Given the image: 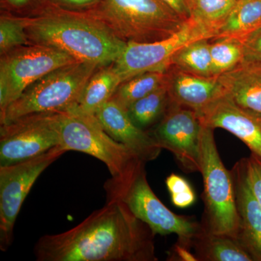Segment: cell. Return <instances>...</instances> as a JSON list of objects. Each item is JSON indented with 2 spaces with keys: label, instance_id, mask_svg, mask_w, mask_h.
<instances>
[{
  "label": "cell",
  "instance_id": "2",
  "mask_svg": "<svg viewBox=\"0 0 261 261\" xmlns=\"http://www.w3.org/2000/svg\"><path fill=\"white\" fill-rule=\"evenodd\" d=\"M25 20L27 36L37 44L56 48L76 61L98 68L113 64L127 44L91 15L54 9L39 18Z\"/></svg>",
  "mask_w": 261,
  "mask_h": 261
},
{
  "label": "cell",
  "instance_id": "16",
  "mask_svg": "<svg viewBox=\"0 0 261 261\" xmlns=\"http://www.w3.org/2000/svg\"><path fill=\"white\" fill-rule=\"evenodd\" d=\"M240 219L238 240L255 261H261V204L252 193L243 159L231 171Z\"/></svg>",
  "mask_w": 261,
  "mask_h": 261
},
{
  "label": "cell",
  "instance_id": "29",
  "mask_svg": "<svg viewBox=\"0 0 261 261\" xmlns=\"http://www.w3.org/2000/svg\"><path fill=\"white\" fill-rule=\"evenodd\" d=\"M245 59L261 61V27L242 41Z\"/></svg>",
  "mask_w": 261,
  "mask_h": 261
},
{
  "label": "cell",
  "instance_id": "18",
  "mask_svg": "<svg viewBox=\"0 0 261 261\" xmlns=\"http://www.w3.org/2000/svg\"><path fill=\"white\" fill-rule=\"evenodd\" d=\"M197 260L202 261H255L238 239L202 231L194 239Z\"/></svg>",
  "mask_w": 261,
  "mask_h": 261
},
{
  "label": "cell",
  "instance_id": "9",
  "mask_svg": "<svg viewBox=\"0 0 261 261\" xmlns=\"http://www.w3.org/2000/svg\"><path fill=\"white\" fill-rule=\"evenodd\" d=\"M66 151L57 146L40 155L0 166V249L13 243L15 221L24 200L39 176Z\"/></svg>",
  "mask_w": 261,
  "mask_h": 261
},
{
  "label": "cell",
  "instance_id": "28",
  "mask_svg": "<svg viewBox=\"0 0 261 261\" xmlns=\"http://www.w3.org/2000/svg\"><path fill=\"white\" fill-rule=\"evenodd\" d=\"M243 161L249 187L261 204V161L253 154Z\"/></svg>",
  "mask_w": 261,
  "mask_h": 261
},
{
  "label": "cell",
  "instance_id": "33",
  "mask_svg": "<svg viewBox=\"0 0 261 261\" xmlns=\"http://www.w3.org/2000/svg\"><path fill=\"white\" fill-rule=\"evenodd\" d=\"M4 1L13 8H20L27 6L29 3H32V0H4Z\"/></svg>",
  "mask_w": 261,
  "mask_h": 261
},
{
  "label": "cell",
  "instance_id": "8",
  "mask_svg": "<svg viewBox=\"0 0 261 261\" xmlns=\"http://www.w3.org/2000/svg\"><path fill=\"white\" fill-rule=\"evenodd\" d=\"M75 62L78 61L65 51L38 44L3 55L0 63L1 113L34 82Z\"/></svg>",
  "mask_w": 261,
  "mask_h": 261
},
{
  "label": "cell",
  "instance_id": "17",
  "mask_svg": "<svg viewBox=\"0 0 261 261\" xmlns=\"http://www.w3.org/2000/svg\"><path fill=\"white\" fill-rule=\"evenodd\" d=\"M219 80L235 104L261 116V61L244 60Z\"/></svg>",
  "mask_w": 261,
  "mask_h": 261
},
{
  "label": "cell",
  "instance_id": "6",
  "mask_svg": "<svg viewBox=\"0 0 261 261\" xmlns=\"http://www.w3.org/2000/svg\"><path fill=\"white\" fill-rule=\"evenodd\" d=\"M214 130L202 125L201 128L200 173L203 179L205 202L201 224L207 232L238 239L240 219L232 175L220 157Z\"/></svg>",
  "mask_w": 261,
  "mask_h": 261
},
{
  "label": "cell",
  "instance_id": "26",
  "mask_svg": "<svg viewBox=\"0 0 261 261\" xmlns=\"http://www.w3.org/2000/svg\"><path fill=\"white\" fill-rule=\"evenodd\" d=\"M27 20L2 17L0 20V51L2 56L27 43Z\"/></svg>",
  "mask_w": 261,
  "mask_h": 261
},
{
  "label": "cell",
  "instance_id": "24",
  "mask_svg": "<svg viewBox=\"0 0 261 261\" xmlns=\"http://www.w3.org/2000/svg\"><path fill=\"white\" fill-rule=\"evenodd\" d=\"M211 40L202 39L190 43L173 56L171 65L205 77H214L211 56Z\"/></svg>",
  "mask_w": 261,
  "mask_h": 261
},
{
  "label": "cell",
  "instance_id": "31",
  "mask_svg": "<svg viewBox=\"0 0 261 261\" xmlns=\"http://www.w3.org/2000/svg\"><path fill=\"white\" fill-rule=\"evenodd\" d=\"M183 21L190 20V0H161Z\"/></svg>",
  "mask_w": 261,
  "mask_h": 261
},
{
  "label": "cell",
  "instance_id": "20",
  "mask_svg": "<svg viewBox=\"0 0 261 261\" xmlns=\"http://www.w3.org/2000/svg\"><path fill=\"white\" fill-rule=\"evenodd\" d=\"M261 27V0H238L212 40L232 38L243 41Z\"/></svg>",
  "mask_w": 261,
  "mask_h": 261
},
{
  "label": "cell",
  "instance_id": "10",
  "mask_svg": "<svg viewBox=\"0 0 261 261\" xmlns=\"http://www.w3.org/2000/svg\"><path fill=\"white\" fill-rule=\"evenodd\" d=\"M57 113L22 117L0 130V166L33 159L60 146Z\"/></svg>",
  "mask_w": 261,
  "mask_h": 261
},
{
  "label": "cell",
  "instance_id": "5",
  "mask_svg": "<svg viewBox=\"0 0 261 261\" xmlns=\"http://www.w3.org/2000/svg\"><path fill=\"white\" fill-rule=\"evenodd\" d=\"M96 65L75 62L44 75L34 82L0 113L1 124L36 113H61L72 109L80 100Z\"/></svg>",
  "mask_w": 261,
  "mask_h": 261
},
{
  "label": "cell",
  "instance_id": "19",
  "mask_svg": "<svg viewBox=\"0 0 261 261\" xmlns=\"http://www.w3.org/2000/svg\"><path fill=\"white\" fill-rule=\"evenodd\" d=\"M121 83V77L113 64L101 67L89 79L76 106L70 110L95 116L97 111L112 98Z\"/></svg>",
  "mask_w": 261,
  "mask_h": 261
},
{
  "label": "cell",
  "instance_id": "27",
  "mask_svg": "<svg viewBox=\"0 0 261 261\" xmlns=\"http://www.w3.org/2000/svg\"><path fill=\"white\" fill-rule=\"evenodd\" d=\"M166 184L173 205L180 208H185L195 202V191L185 178L171 173L166 178Z\"/></svg>",
  "mask_w": 261,
  "mask_h": 261
},
{
  "label": "cell",
  "instance_id": "3",
  "mask_svg": "<svg viewBox=\"0 0 261 261\" xmlns=\"http://www.w3.org/2000/svg\"><path fill=\"white\" fill-rule=\"evenodd\" d=\"M145 163L138 161L126 172L108 179L104 185L107 200L123 202L154 235L175 233L178 243L192 248L202 224L193 218L174 214L161 202L147 181Z\"/></svg>",
  "mask_w": 261,
  "mask_h": 261
},
{
  "label": "cell",
  "instance_id": "21",
  "mask_svg": "<svg viewBox=\"0 0 261 261\" xmlns=\"http://www.w3.org/2000/svg\"><path fill=\"white\" fill-rule=\"evenodd\" d=\"M237 2L238 0H190V20L211 34L214 39Z\"/></svg>",
  "mask_w": 261,
  "mask_h": 261
},
{
  "label": "cell",
  "instance_id": "32",
  "mask_svg": "<svg viewBox=\"0 0 261 261\" xmlns=\"http://www.w3.org/2000/svg\"><path fill=\"white\" fill-rule=\"evenodd\" d=\"M53 1L59 5L73 7V8H89V7L92 8L100 0H53Z\"/></svg>",
  "mask_w": 261,
  "mask_h": 261
},
{
  "label": "cell",
  "instance_id": "1",
  "mask_svg": "<svg viewBox=\"0 0 261 261\" xmlns=\"http://www.w3.org/2000/svg\"><path fill=\"white\" fill-rule=\"evenodd\" d=\"M155 235L119 200L58 234L44 235L34 247L38 261H157Z\"/></svg>",
  "mask_w": 261,
  "mask_h": 261
},
{
  "label": "cell",
  "instance_id": "30",
  "mask_svg": "<svg viewBox=\"0 0 261 261\" xmlns=\"http://www.w3.org/2000/svg\"><path fill=\"white\" fill-rule=\"evenodd\" d=\"M191 247L176 243L168 252L167 260L171 261H197V257L190 252Z\"/></svg>",
  "mask_w": 261,
  "mask_h": 261
},
{
  "label": "cell",
  "instance_id": "14",
  "mask_svg": "<svg viewBox=\"0 0 261 261\" xmlns=\"http://www.w3.org/2000/svg\"><path fill=\"white\" fill-rule=\"evenodd\" d=\"M105 130L112 138L127 146L147 163L159 157L162 149L150 132L139 128L128 111L111 99L95 114Z\"/></svg>",
  "mask_w": 261,
  "mask_h": 261
},
{
  "label": "cell",
  "instance_id": "12",
  "mask_svg": "<svg viewBox=\"0 0 261 261\" xmlns=\"http://www.w3.org/2000/svg\"><path fill=\"white\" fill-rule=\"evenodd\" d=\"M201 128L195 111L170 102L161 121L149 132L161 149L174 155L185 172H200Z\"/></svg>",
  "mask_w": 261,
  "mask_h": 261
},
{
  "label": "cell",
  "instance_id": "11",
  "mask_svg": "<svg viewBox=\"0 0 261 261\" xmlns=\"http://www.w3.org/2000/svg\"><path fill=\"white\" fill-rule=\"evenodd\" d=\"M202 39H212L203 29L187 20L177 32L166 39L152 42H127L123 53L114 63L122 82L149 71H166L171 60L182 47Z\"/></svg>",
  "mask_w": 261,
  "mask_h": 261
},
{
  "label": "cell",
  "instance_id": "13",
  "mask_svg": "<svg viewBox=\"0 0 261 261\" xmlns=\"http://www.w3.org/2000/svg\"><path fill=\"white\" fill-rule=\"evenodd\" d=\"M202 126L223 128L240 139L261 161V116L221 96L197 113Z\"/></svg>",
  "mask_w": 261,
  "mask_h": 261
},
{
  "label": "cell",
  "instance_id": "7",
  "mask_svg": "<svg viewBox=\"0 0 261 261\" xmlns=\"http://www.w3.org/2000/svg\"><path fill=\"white\" fill-rule=\"evenodd\" d=\"M56 119L62 148L66 152H84L102 161L111 176L123 174L142 161L127 146L108 135L94 115L69 110L57 113Z\"/></svg>",
  "mask_w": 261,
  "mask_h": 261
},
{
  "label": "cell",
  "instance_id": "4",
  "mask_svg": "<svg viewBox=\"0 0 261 261\" xmlns=\"http://www.w3.org/2000/svg\"><path fill=\"white\" fill-rule=\"evenodd\" d=\"M89 13L126 42L166 39L186 22L161 0H100Z\"/></svg>",
  "mask_w": 261,
  "mask_h": 261
},
{
  "label": "cell",
  "instance_id": "22",
  "mask_svg": "<svg viewBox=\"0 0 261 261\" xmlns=\"http://www.w3.org/2000/svg\"><path fill=\"white\" fill-rule=\"evenodd\" d=\"M169 103V97L165 81V83L159 88L134 102L127 111L130 119L139 128L147 130V128L149 127L159 123L166 113Z\"/></svg>",
  "mask_w": 261,
  "mask_h": 261
},
{
  "label": "cell",
  "instance_id": "25",
  "mask_svg": "<svg viewBox=\"0 0 261 261\" xmlns=\"http://www.w3.org/2000/svg\"><path fill=\"white\" fill-rule=\"evenodd\" d=\"M211 56L213 75L219 77L244 61L243 42L232 38L211 40Z\"/></svg>",
  "mask_w": 261,
  "mask_h": 261
},
{
  "label": "cell",
  "instance_id": "23",
  "mask_svg": "<svg viewBox=\"0 0 261 261\" xmlns=\"http://www.w3.org/2000/svg\"><path fill=\"white\" fill-rule=\"evenodd\" d=\"M166 81V71H149L122 82L111 99L125 109L159 88Z\"/></svg>",
  "mask_w": 261,
  "mask_h": 261
},
{
  "label": "cell",
  "instance_id": "15",
  "mask_svg": "<svg viewBox=\"0 0 261 261\" xmlns=\"http://www.w3.org/2000/svg\"><path fill=\"white\" fill-rule=\"evenodd\" d=\"M166 85L170 102L197 113L226 94L219 77L201 76L174 65L166 70Z\"/></svg>",
  "mask_w": 261,
  "mask_h": 261
}]
</instances>
